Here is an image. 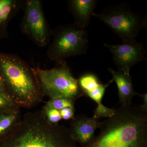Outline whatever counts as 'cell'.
<instances>
[{"label": "cell", "instance_id": "6da1fadb", "mask_svg": "<svg viewBox=\"0 0 147 147\" xmlns=\"http://www.w3.org/2000/svg\"><path fill=\"white\" fill-rule=\"evenodd\" d=\"M100 128L86 147H147V110L141 105H121Z\"/></svg>", "mask_w": 147, "mask_h": 147}, {"label": "cell", "instance_id": "7a4b0ae2", "mask_svg": "<svg viewBox=\"0 0 147 147\" xmlns=\"http://www.w3.org/2000/svg\"><path fill=\"white\" fill-rule=\"evenodd\" d=\"M0 147H77L69 128L50 123L42 110L27 113Z\"/></svg>", "mask_w": 147, "mask_h": 147}, {"label": "cell", "instance_id": "3957f363", "mask_svg": "<svg viewBox=\"0 0 147 147\" xmlns=\"http://www.w3.org/2000/svg\"><path fill=\"white\" fill-rule=\"evenodd\" d=\"M0 74L6 93L19 108H34L42 102L35 68L19 56L0 53Z\"/></svg>", "mask_w": 147, "mask_h": 147}, {"label": "cell", "instance_id": "277c9868", "mask_svg": "<svg viewBox=\"0 0 147 147\" xmlns=\"http://www.w3.org/2000/svg\"><path fill=\"white\" fill-rule=\"evenodd\" d=\"M92 16L105 24L123 43L136 41L140 32L147 27L146 15L132 10L125 2L108 6Z\"/></svg>", "mask_w": 147, "mask_h": 147}, {"label": "cell", "instance_id": "5b68a950", "mask_svg": "<svg viewBox=\"0 0 147 147\" xmlns=\"http://www.w3.org/2000/svg\"><path fill=\"white\" fill-rule=\"evenodd\" d=\"M53 41L47 52L57 65L67 63L70 57L86 55L89 47L88 32L74 23L60 25L53 30Z\"/></svg>", "mask_w": 147, "mask_h": 147}, {"label": "cell", "instance_id": "8992f818", "mask_svg": "<svg viewBox=\"0 0 147 147\" xmlns=\"http://www.w3.org/2000/svg\"><path fill=\"white\" fill-rule=\"evenodd\" d=\"M35 68L44 97H65L76 100L84 96L67 63L58 65L49 69Z\"/></svg>", "mask_w": 147, "mask_h": 147}, {"label": "cell", "instance_id": "52a82bcc", "mask_svg": "<svg viewBox=\"0 0 147 147\" xmlns=\"http://www.w3.org/2000/svg\"><path fill=\"white\" fill-rule=\"evenodd\" d=\"M22 9L24 14L20 24L21 32L38 47L47 46L50 43L53 30L45 18L41 2L24 1Z\"/></svg>", "mask_w": 147, "mask_h": 147}, {"label": "cell", "instance_id": "ba28073f", "mask_svg": "<svg viewBox=\"0 0 147 147\" xmlns=\"http://www.w3.org/2000/svg\"><path fill=\"white\" fill-rule=\"evenodd\" d=\"M113 56V61L119 71L129 75L131 67L140 62L147 60L143 43L137 40L121 44L103 43Z\"/></svg>", "mask_w": 147, "mask_h": 147}, {"label": "cell", "instance_id": "9c48e42d", "mask_svg": "<svg viewBox=\"0 0 147 147\" xmlns=\"http://www.w3.org/2000/svg\"><path fill=\"white\" fill-rule=\"evenodd\" d=\"M101 124L98 119L79 115L71 119L69 131L71 137L76 143L82 147H86L94 138L95 130L100 128Z\"/></svg>", "mask_w": 147, "mask_h": 147}, {"label": "cell", "instance_id": "30bf717a", "mask_svg": "<svg viewBox=\"0 0 147 147\" xmlns=\"http://www.w3.org/2000/svg\"><path fill=\"white\" fill-rule=\"evenodd\" d=\"M113 82L112 79L107 84H103L100 83V81H97L82 90L84 95L89 97L97 104V106L94 111V115L93 117L94 118H110L115 114V109L107 108L102 102L106 89Z\"/></svg>", "mask_w": 147, "mask_h": 147}, {"label": "cell", "instance_id": "8fae6325", "mask_svg": "<svg viewBox=\"0 0 147 147\" xmlns=\"http://www.w3.org/2000/svg\"><path fill=\"white\" fill-rule=\"evenodd\" d=\"M67 9L73 16L74 24L83 28L89 26L91 17L97 6L96 0H69Z\"/></svg>", "mask_w": 147, "mask_h": 147}, {"label": "cell", "instance_id": "7c38bea8", "mask_svg": "<svg viewBox=\"0 0 147 147\" xmlns=\"http://www.w3.org/2000/svg\"><path fill=\"white\" fill-rule=\"evenodd\" d=\"M108 71L113 76L118 89L119 101L121 105L131 104V101L134 96L140 95L135 92L132 85L131 76L120 71H116L112 68H108Z\"/></svg>", "mask_w": 147, "mask_h": 147}, {"label": "cell", "instance_id": "4fadbf2b", "mask_svg": "<svg viewBox=\"0 0 147 147\" xmlns=\"http://www.w3.org/2000/svg\"><path fill=\"white\" fill-rule=\"evenodd\" d=\"M23 5L21 0H0V38L8 37L9 24Z\"/></svg>", "mask_w": 147, "mask_h": 147}, {"label": "cell", "instance_id": "5bb4252c", "mask_svg": "<svg viewBox=\"0 0 147 147\" xmlns=\"http://www.w3.org/2000/svg\"><path fill=\"white\" fill-rule=\"evenodd\" d=\"M22 118L20 108L18 107L0 113V141L7 138L15 131Z\"/></svg>", "mask_w": 147, "mask_h": 147}, {"label": "cell", "instance_id": "9a60e30c", "mask_svg": "<svg viewBox=\"0 0 147 147\" xmlns=\"http://www.w3.org/2000/svg\"><path fill=\"white\" fill-rule=\"evenodd\" d=\"M75 100L65 97L50 98L46 102L42 108L45 109H55L60 110L65 108H74Z\"/></svg>", "mask_w": 147, "mask_h": 147}, {"label": "cell", "instance_id": "2e32d148", "mask_svg": "<svg viewBox=\"0 0 147 147\" xmlns=\"http://www.w3.org/2000/svg\"><path fill=\"white\" fill-rule=\"evenodd\" d=\"M41 110L44 113L47 121L50 123L57 124L62 119L59 110L55 109H45L42 108Z\"/></svg>", "mask_w": 147, "mask_h": 147}, {"label": "cell", "instance_id": "e0dca14e", "mask_svg": "<svg viewBox=\"0 0 147 147\" xmlns=\"http://www.w3.org/2000/svg\"><path fill=\"white\" fill-rule=\"evenodd\" d=\"M17 107L5 93L0 91V113Z\"/></svg>", "mask_w": 147, "mask_h": 147}, {"label": "cell", "instance_id": "ac0fdd59", "mask_svg": "<svg viewBox=\"0 0 147 147\" xmlns=\"http://www.w3.org/2000/svg\"><path fill=\"white\" fill-rule=\"evenodd\" d=\"M75 108H65L60 110L62 119L69 120L74 117Z\"/></svg>", "mask_w": 147, "mask_h": 147}, {"label": "cell", "instance_id": "d6986e66", "mask_svg": "<svg viewBox=\"0 0 147 147\" xmlns=\"http://www.w3.org/2000/svg\"><path fill=\"white\" fill-rule=\"evenodd\" d=\"M140 96L143 100V104L141 106L145 110H147V93H145L144 94H140Z\"/></svg>", "mask_w": 147, "mask_h": 147}, {"label": "cell", "instance_id": "ffe728a7", "mask_svg": "<svg viewBox=\"0 0 147 147\" xmlns=\"http://www.w3.org/2000/svg\"><path fill=\"white\" fill-rule=\"evenodd\" d=\"M0 91L3 92L5 93H6L5 90L4 86L3 83L2 79L1 74H0Z\"/></svg>", "mask_w": 147, "mask_h": 147}]
</instances>
